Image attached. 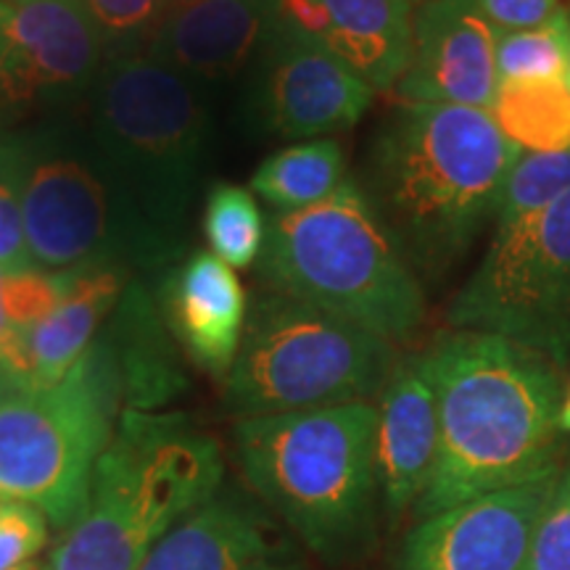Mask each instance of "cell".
Returning a JSON list of instances; mask_svg holds the SVG:
<instances>
[{"label":"cell","mask_w":570,"mask_h":570,"mask_svg":"<svg viewBox=\"0 0 570 570\" xmlns=\"http://www.w3.org/2000/svg\"><path fill=\"white\" fill-rule=\"evenodd\" d=\"M423 360L436 391L439 458L412 508L415 523L566 462L558 425L566 370L550 356L489 333L449 331Z\"/></svg>","instance_id":"cell-1"},{"label":"cell","mask_w":570,"mask_h":570,"mask_svg":"<svg viewBox=\"0 0 570 570\" xmlns=\"http://www.w3.org/2000/svg\"><path fill=\"white\" fill-rule=\"evenodd\" d=\"M520 154L487 109L399 101L360 185L420 281H441L494 219Z\"/></svg>","instance_id":"cell-2"},{"label":"cell","mask_w":570,"mask_h":570,"mask_svg":"<svg viewBox=\"0 0 570 570\" xmlns=\"http://www.w3.org/2000/svg\"><path fill=\"white\" fill-rule=\"evenodd\" d=\"M375 417V402H352L233 425L248 489L327 566L354 558L373 533Z\"/></svg>","instance_id":"cell-3"},{"label":"cell","mask_w":570,"mask_h":570,"mask_svg":"<svg viewBox=\"0 0 570 570\" xmlns=\"http://www.w3.org/2000/svg\"><path fill=\"white\" fill-rule=\"evenodd\" d=\"M223 479V449L209 433L185 415L127 407L48 570H135Z\"/></svg>","instance_id":"cell-4"},{"label":"cell","mask_w":570,"mask_h":570,"mask_svg":"<svg viewBox=\"0 0 570 570\" xmlns=\"http://www.w3.org/2000/svg\"><path fill=\"white\" fill-rule=\"evenodd\" d=\"M256 269L277 294L352 320L394 346L410 344L425 323L423 281L352 177L309 209L275 214Z\"/></svg>","instance_id":"cell-5"},{"label":"cell","mask_w":570,"mask_h":570,"mask_svg":"<svg viewBox=\"0 0 570 570\" xmlns=\"http://www.w3.org/2000/svg\"><path fill=\"white\" fill-rule=\"evenodd\" d=\"M88 119V142L117 196L173 254L209 138L202 88L148 53L122 56L104 63Z\"/></svg>","instance_id":"cell-6"},{"label":"cell","mask_w":570,"mask_h":570,"mask_svg":"<svg viewBox=\"0 0 570 570\" xmlns=\"http://www.w3.org/2000/svg\"><path fill=\"white\" fill-rule=\"evenodd\" d=\"M399 356V346L367 327L269 291L246 317L225 407L244 420L373 402Z\"/></svg>","instance_id":"cell-7"},{"label":"cell","mask_w":570,"mask_h":570,"mask_svg":"<svg viewBox=\"0 0 570 570\" xmlns=\"http://www.w3.org/2000/svg\"><path fill=\"white\" fill-rule=\"evenodd\" d=\"M125 383L106 338L53 386L19 389L0 402V499L38 508L67 533L92 470L122 415Z\"/></svg>","instance_id":"cell-8"},{"label":"cell","mask_w":570,"mask_h":570,"mask_svg":"<svg viewBox=\"0 0 570 570\" xmlns=\"http://www.w3.org/2000/svg\"><path fill=\"white\" fill-rule=\"evenodd\" d=\"M0 156L17 183L35 269L69 273L117 262V254L167 256L127 212L90 142L35 132L0 140Z\"/></svg>","instance_id":"cell-9"},{"label":"cell","mask_w":570,"mask_h":570,"mask_svg":"<svg viewBox=\"0 0 570 570\" xmlns=\"http://www.w3.org/2000/svg\"><path fill=\"white\" fill-rule=\"evenodd\" d=\"M452 331L489 333L570 367V190L497 227L479 269L446 309Z\"/></svg>","instance_id":"cell-10"},{"label":"cell","mask_w":570,"mask_h":570,"mask_svg":"<svg viewBox=\"0 0 570 570\" xmlns=\"http://www.w3.org/2000/svg\"><path fill=\"white\" fill-rule=\"evenodd\" d=\"M104 63L80 0H0V125L77 101Z\"/></svg>","instance_id":"cell-11"},{"label":"cell","mask_w":570,"mask_h":570,"mask_svg":"<svg viewBox=\"0 0 570 570\" xmlns=\"http://www.w3.org/2000/svg\"><path fill=\"white\" fill-rule=\"evenodd\" d=\"M560 468L417 520L396 570H523Z\"/></svg>","instance_id":"cell-12"},{"label":"cell","mask_w":570,"mask_h":570,"mask_svg":"<svg viewBox=\"0 0 570 570\" xmlns=\"http://www.w3.org/2000/svg\"><path fill=\"white\" fill-rule=\"evenodd\" d=\"M259 106L273 132L315 140L346 132L375 101V90L323 42L277 17L262 46Z\"/></svg>","instance_id":"cell-13"},{"label":"cell","mask_w":570,"mask_h":570,"mask_svg":"<svg viewBox=\"0 0 570 570\" xmlns=\"http://www.w3.org/2000/svg\"><path fill=\"white\" fill-rule=\"evenodd\" d=\"M499 30L479 0H428L412 17V59L394 88L402 101L487 109L499 88Z\"/></svg>","instance_id":"cell-14"},{"label":"cell","mask_w":570,"mask_h":570,"mask_svg":"<svg viewBox=\"0 0 570 570\" xmlns=\"http://www.w3.org/2000/svg\"><path fill=\"white\" fill-rule=\"evenodd\" d=\"M375 412L377 499L399 520L425 494L439 458L436 391L423 352L399 356Z\"/></svg>","instance_id":"cell-15"},{"label":"cell","mask_w":570,"mask_h":570,"mask_svg":"<svg viewBox=\"0 0 570 570\" xmlns=\"http://www.w3.org/2000/svg\"><path fill=\"white\" fill-rule=\"evenodd\" d=\"M283 0H185L169 6L148 56L188 82L233 80L262 51Z\"/></svg>","instance_id":"cell-16"},{"label":"cell","mask_w":570,"mask_h":570,"mask_svg":"<svg viewBox=\"0 0 570 570\" xmlns=\"http://www.w3.org/2000/svg\"><path fill=\"white\" fill-rule=\"evenodd\" d=\"M283 17L323 42L375 92H394L410 67V0H283Z\"/></svg>","instance_id":"cell-17"},{"label":"cell","mask_w":570,"mask_h":570,"mask_svg":"<svg viewBox=\"0 0 570 570\" xmlns=\"http://www.w3.org/2000/svg\"><path fill=\"white\" fill-rule=\"evenodd\" d=\"M164 315L190 360L225 381L248 317L235 269L209 252H194L164 285Z\"/></svg>","instance_id":"cell-18"},{"label":"cell","mask_w":570,"mask_h":570,"mask_svg":"<svg viewBox=\"0 0 570 570\" xmlns=\"http://www.w3.org/2000/svg\"><path fill=\"white\" fill-rule=\"evenodd\" d=\"M269 523L259 508L219 489L180 520L135 570H248L269 560Z\"/></svg>","instance_id":"cell-19"},{"label":"cell","mask_w":570,"mask_h":570,"mask_svg":"<svg viewBox=\"0 0 570 570\" xmlns=\"http://www.w3.org/2000/svg\"><path fill=\"white\" fill-rule=\"evenodd\" d=\"M125 291V262H96L69 269V288L59 306L30 331L35 389L59 383L82 360Z\"/></svg>","instance_id":"cell-20"},{"label":"cell","mask_w":570,"mask_h":570,"mask_svg":"<svg viewBox=\"0 0 570 570\" xmlns=\"http://www.w3.org/2000/svg\"><path fill=\"white\" fill-rule=\"evenodd\" d=\"M491 119L520 151L550 154L570 148V77L502 80L489 106Z\"/></svg>","instance_id":"cell-21"},{"label":"cell","mask_w":570,"mask_h":570,"mask_svg":"<svg viewBox=\"0 0 570 570\" xmlns=\"http://www.w3.org/2000/svg\"><path fill=\"white\" fill-rule=\"evenodd\" d=\"M346 180V159L336 140L315 138L281 148L256 167L252 190L275 214L309 209Z\"/></svg>","instance_id":"cell-22"},{"label":"cell","mask_w":570,"mask_h":570,"mask_svg":"<svg viewBox=\"0 0 570 570\" xmlns=\"http://www.w3.org/2000/svg\"><path fill=\"white\" fill-rule=\"evenodd\" d=\"M267 223L248 188L217 183L206 196L204 235L212 254L230 269H248L265 246Z\"/></svg>","instance_id":"cell-23"},{"label":"cell","mask_w":570,"mask_h":570,"mask_svg":"<svg viewBox=\"0 0 570 570\" xmlns=\"http://www.w3.org/2000/svg\"><path fill=\"white\" fill-rule=\"evenodd\" d=\"M497 75L499 82L570 77V9L529 30L499 32Z\"/></svg>","instance_id":"cell-24"},{"label":"cell","mask_w":570,"mask_h":570,"mask_svg":"<svg viewBox=\"0 0 570 570\" xmlns=\"http://www.w3.org/2000/svg\"><path fill=\"white\" fill-rule=\"evenodd\" d=\"M570 190V148L550 154H520L499 194L497 227L515 225L547 206H552Z\"/></svg>","instance_id":"cell-25"},{"label":"cell","mask_w":570,"mask_h":570,"mask_svg":"<svg viewBox=\"0 0 570 570\" xmlns=\"http://www.w3.org/2000/svg\"><path fill=\"white\" fill-rule=\"evenodd\" d=\"M106 61L148 53L169 11V0H80Z\"/></svg>","instance_id":"cell-26"},{"label":"cell","mask_w":570,"mask_h":570,"mask_svg":"<svg viewBox=\"0 0 570 570\" xmlns=\"http://www.w3.org/2000/svg\"><path fill=\"white\" fill-rule=\"evenodd\" d=\"M67 288L69 273H42V269L3 273V281H0L3 315L13 327L30 333L59 306Z\"/></svg>","instance_id":"cell-27"},{"label":"cell","mask_w":570,"mask_h":570,"mask_svg":"<svg viewBox=\"0 0 570 570\" xmlns=\"http://www.w3.org/2000/svg\"><path fill=\"white\" fill-rule=\"evenodd\" d=\"M523 570H570V460L562 462Z\"/></svg>","instance_id":"cell-28"},{"label":"cell","mask_w":570,"mask_h":570,"mask_svg":"<svg viewBox=\"0 0 570 570\" xmlns=\"http://www.w3.org/2000/svg\"><path fill=\"white\" fill-rule=\"evenodd\" d=\"M48 518L27 502L6 499L0 508V570H13L32 562L48 541Z\"/></svg>","instance_id":"cell-29"},{"label":"cell","mask_w":570,"mask_h":570,"mask_svg":"<svg viewBox=\"0 0 570 570\" xmlns=\"http://www.w3.org/2000/svg\"><path fill=\"white\" fill-rule=\"evenodd\" d=\"M24 269H35V262L27 248L17 183L0 156V273H24Z\"/></svg>","instance_id":"cell-30"},{"label":"cell","mask_w":570,"mask_h":570,"mask_svg":"<svg viewBox=\"0 0 570 570\" xmlns=\"http://www.w3.org/2000/svg\"><path fill=\"white\" fill-rule=\"evenodd\" d=\"M479 6L499 32L539 27L568 9L562 0H479Z\"/></svg>","instance_id":"cell-31"},{"label":"cell","mask_w":570,"mask_h":570,"mask_svg":"<svg viewBox=\"0 0 570 570\" xmlns=\"http://www.w3.org/2000/svg\"><path fill=\"white\" fill-rule=\"evenodd\" d=\"M0 281H3V273H0ZM0 365L9 370L21 389H35L30 333L19 331L6 320L3 304H0Z\"/></svg>","instance_id":"cell-32"},{"label":"cell","mask_w":570,"mask_h":570,"mask_svg":"<svg viewBox=\"0 0 570 570\" xmlns=\"http://www.w3.org/2000/svg\"><path fill=\"white\" fill-rule=\"evenodd\" d=\"M558 425L560 431L570 436V383L566 386V396H562V404H560V415H558Z\"/></svg>","instance_id":"cell-33"},{"label":"cell","mask_w":570,"mask_h":570,"mask_svg":"<svg viewBox=\"0 0 570 570\" xmlns=\"http://www.w3.org/2000/svg\"><path fill=\"white\" fill-rule=\"evenodd\" d=\"M19 389H21V386L9 375V370L0 365V402H3L6 396H11L13 391H19Z\"/></svg>","instance_id":"cell-34"},{"label":"cell","mask_w":570,"mask_h":570,"mask_svg":"<svg viewBox=\"0 0 570 570\" xmlns=\"http://www.w3.org/2000/svg\"><path fill=\"white\" fill-rule=\"evenodd\" d=\"M248 570H304V568H298V566H285V562L265 560V562H259V566H254V568H248Z\"/></svg>","instance_id":"cell-35"},{"label":"cell","mask_w":570,"mask_h":570,"mask_svg":"<svg viewBox=\"0 0 570 570\" xmlns=\"http://www.w3.org/2000/svg\"><path fill=\"white\" fill-rule=\"evenodd\" d=\"M13 570H46V568H40L38 562H27V566H21V568H13Z\"/></svg>","instance_id":"cell-36"},{"label":"cell","mask_w":570,"mask_h":570,"mask_svg":"<svg viewBox=\"0 0 570 570\" xmlns=\"http://www.w3.org/2000/svg\"><path fill=\"white\" fill-rule=\"evenodd\" d=\"M410 3H412V6H415V9H417V6H423V3H428V0H410Z\"/></svg>","instance_id":"cell-37"},{"label":"cell","mask_w":570,"mask_h":570,"mask_svg":"<svg viewBox=\"0 0 570 570\" xmlns=\"http://www.w3.org/2000/svg\"><path fill=\"white\" fill-rule=\"evenodd\" d=\"M11 3H30V0H11Z\"/></svg>","instance_id":"cell-38"},{"label":"cell","mask_w":570,"mask_h":570,"mask_svg":"<svg viewBox=\"0 0 570 570\" xmlns=\"http://www.w3.org/2000/svg\"><path fill=\"white\" fill-rule=\"evenodd\" d=\"M169 3H173V6H175V3H185V0H169Z\"/></svg>","instance_id":"cell-39"},{"label":"cell","mask_w":570,"mask_h":570,"mask_svg":"<svg viewBox=\"0 0 570 570\" xmlns=\"http://www.w3.org/2000/svg\"><path fill=\"white\" fill-rule=\"evenodd\" d=\"M3 504H6V499H0V508H3Z\"/></svg>","instance_id":"cell-40"}]
</instances>
